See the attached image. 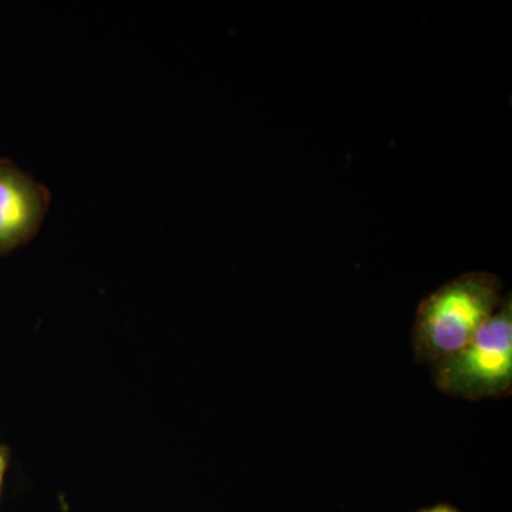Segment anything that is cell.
Listing matches in <instances>:
<instances>
[{
    "instance_id": "6da1fadb",
    "label": "cell",
    "mask_w": 512,
    "mask_h": 512,
    "mask_svg": "<svg viewBox=\"0 0 512 512\" xmlns=\"http://www.w3.org/2000/svg\"><path fill=\"white\" fill-rule=\"evenodd\" d=\"M503 282L474 271L451 279L427 295L417 308L412 343L419 363H434L474 338L503 302Z\"/></svg>"
},
{
    "instance_id": "277c9868",
    "label": "cell",
    "mask_w": 512,
    "mask_h": 512,
    "mask_svg": "<svg viewBox=\"0 0 512 512\" xmlns=\"http://www.w3.org/2000/svg\"><path fill=\"white\" fill-rule=\"evenodd\" d=\"M10 458L12 450L6 444H0V497H2L3 487H5L6 474L10 467Z\"/></svg>"
},
{
    "instance_id": "3957f363",
    "label": "cell",
    "mask_w": 512,
    "mask_h": 512,
    "mask_svg": "<svg viewBox=\"0 0 512 512\" xmlns=\"http://www.w3.org/2000/svg\"><path fill=\"white\" fill-rule=\"evenodd\" d=\"M50 191L10 161L0 160V256L29 244L49 210Z\"/></svg>"
},
{
    "instance_id": "5b68a950",
    "label": "cell",
    "mask_w": 512,
    "mask_h": 512,
    "mask_svg": "<svg viewBox=\"0 0 512 512\" xmlns=\"http://www.w3.org/2000/svg\"><path fill=\"white\" fill-rule=\"evenodd\" d=\"M416 512H463L458 510V508L454 507L451 504H437L433 505V507L429 508H421V510Z\"/></svg>"
},
{
    "instance_id": "7a4b0ae2",
    "label": "cell",
    "mask_w": 512,
    "mask_h": 512,
    "mask_svg": "<svg viewBox=\"0 0 512 512\" xmlns=\"http://www.w3.org/2000/svg\"><path fill=\"white\" fill-rule=\"evenodd\" d=\"M431 376L441 392L470 402L511 396V293L463 349L431 363Z\"/></svg>"
}]
</instances>
